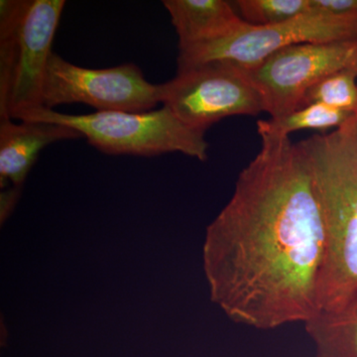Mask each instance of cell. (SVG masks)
I'll return each mask as SVG.
<instances>
[{
	"label": "cell",
	"mask_w": 357,
	"mask_h": 357,
	"mask_svg": "<svg viewBox=\"0 0 357 357\" xmlns=\"http://www.w3.org/2000/svg\"><path fill=\"white\" fill-rule=\"evenodd\" d=\"M257 131L261 149L206 229L204 270L211 301L230 319L270 331L319 314L325 229L299 144Z\"/></svg>",
	"instance_id": "cell-1"
},
{
	"label": "cell",
	"mask_w": 357,
	"mask_h": 357,
	"mask_svg": "<svg viewBox=\"0 0 357 357\" xmlns=\"http://www.w3.org/2000/svg\"><path fill=\"white\" fill-rule=\"evenodd\" d=\"M298 144L311 169L325 229L319 312H338L357 297L356 116Z\"/></svg>",
	"instance_id": "cell-2"
},
{
	"label": "cell",
	"mask_w": 357,
	"mask_h": 357,
	"mask_svg": "<svg viewBox=\"0 0 357 357\" xmlns=\"http://www.w3.org/2000/svg\"><path fill=\"white\" fill-rule=\"evenodd\" d=\"M64 0L0 1V119L42 107L45 72Z\"/></svg>",
	"instance_id": "cell-3"
},
{
	"label": "cell",
	"mask_w": 357,
	"mask_h": 357,
	"mask_svg": "<svg viewBox=\"0 0 357 357\" xmlns=\"http://www.w3.org/2000/svg\"><path fill=\"white\" fill-rule=\"evenodd\" d=\"M17 119L69 126L105 154L150 157L180 152L199 161L208 159L206 132L185 126L165 107L146 112H96L79 115L42 107L24 112Z\"/></svg>",
	"instance_id": "cell-4"
},
{
	"label": "cell",
	"mask_w": 357,
	"mask_h": 357,
	"mask_svg": "<svg viewBox=\"0 0 357 357\" xmlns=\"http://www.w3.org/2000/svg\"><path fill=\"white\" fill-rule=\"evenodd\" d=\"M160 89L163 107L185 126L203 132L227 117L256 116L264 112L261 95L243 70L223 61L181 68Z\"/></svg>",
	"instance_id": "cell-5"
},
{
	"label": "cell",
	"mask_w": 357,
	"mask_h": 357,
	"mask_svg": "<svg viewBox=\"0 0 357 357\" xmlns=\"http://www.w3.org/2000/svg\"><path fill=\"white\" fill-rule=\"evenodd\" d=\"M357 40V16L338 17L310 10L280 24H246L229 38L178 49V69L211 61H223L248 70L277 52L306 43Z\"/></svg>",
	"instance_id": "cell-6"
},
{
	"label": "cell",
	"mask_w": 357,
	"mask_h": 357,
	"mask_svg": "<svg viewBox=\"0 0 357 357\" xmlns=\"http://www.w3.org/2000/svg\"><path fill=\"white\" fill-rule=\"evenodd\" d=\"M241 70L261 95L264 112L277 119L302 107L307 91L326 77L357 73V40L295 45Z\"/></svg>",
	"instance_id": "cell-7"
},
{
	"label": "cell",
	"mask_w": 357,
	"mask_h": 357,
	"mask_svg": "<svg viewBox=\"0 0 357 357\" xmlns=\"http://www.w3.org/2000/svg\"><path fill=\"white\" fill-rule=\"evenodd\" d=\"M86 103L98 112H151L161 102L160 84L146 81L137 66L88 69L52 53L45 72L42 107Z\"/></svg>",
	"instance_id": "cell-8"
},
{
	"label": "cell",
	"mask_w": 357,
	"mask_h": 357,
	"mask_svg": "<svg viewBox=\"0 0 357 357\" xmlns=\"http://www.w3.org/2000/svg\"><path fill=\"white\" fill-rule=\"evenodd\" d=\"M79 131L42 121H20L1 119L0 122V183L1 188L11 181L21 188L30 169L45 147L63 140L81 139Z\"/></svg>",
	"instance_id": "cell-9"
},
{
	"label": "cell",
	"mask_w": 357,
	"mask_h": 357,
	"mask_svg": "<svg viewBox=\"0 0 357 357\" xmlns=\"http://www.w3.org/2000/svg\"><path fill=\"white\" fill-rule=\"evenodd\" d=\"M178 37V49L229 38L248 23L232 2L225 0H164Z\"/></svg>",
	"instance_id": "cell-10"
},
{
	"label": "cell",
	"mask_w": 357,
	"mask_h": 357,
	"mask_svg": "<svg viewBox=\"0 0 357 357\" xmlns=\"http://www.w3.org/2000/svg\"><path fill=\"white\" fill-rule=\"evenodd\" d=\"M305 328L316 357H357V297L340 311L319 312Z\"/></svg>",
	"instance_id": "cell-11"
},
{
	"label": "cell",
	"mask_w": 357,
	"mask_h": 357,
	"mask_svg": "<svg viewBox=\"0 0 357 357\" xmlns=\"http://www.w3.org/2000/svg\"><path fill=\"white\" fill-rule=\"evenodd\" d=\"M354 115L333 109L321 103H312L284 116L258 121L257 130L289 136L296 131L337 129L347 123Z\"/></svg>",
	"instance_id": "cell-12"
},
{
	"label": "cell",
	"mask_w": 357,
	"mask_h": 357,
	"mask_svg": "<svg viewBox=\"0 0 357 357\" xmlns=\"http://www.w3.org/2000/svg\"><path fill=\"white\" fill-rule=\"evenodd\" d=\"M312 103L356 114L357 73L347 70L326 77L307 91L302 107Z\"/></svg>",
	"instance_id": "cell-13"
},
{
	"label": "cell",
	"mask_w": 357,
	"mask_h": 357,
	"mask_svg": "<svg viewBox=\"0 0 357 357\" xmlns=\"http://www.w3.org/2000/svg\"><path fill=\"white\" fill-rule=\"evenodd\" d=\"M241 17L255 26L280 24L311 10L310 0H237Z\"/></svg>",
	"instance_id": "cell-14"
},
{
	"label": "cell",
	"mask_w": 357,
	"mask_h": 357,
	"mask_svg": "<svg viewBox=\"0 0 357 357\" xmlns=\"http://www.w3.org/2000/svg\"><path fill=\"white\" fill-rule=\"evenodd\" d=\"M311 10L338 16L349 17L357 16V0H310Z\"/></svg>",
	"instance_id": "cell-15"
},
{
	"label": "cell",
	"mask_w": 357,
	"mask_h": 357,
	"mask_svg": "<svg viewBox=\"0 0 357 357\" xmlns=\"http://www.w3.org/2000/svg\"><path fill=\"white\" fill-rule=\"evenodd\" d=\"M21 188L14 187L13 189L1 194V220L3 222L13 210V206L17 203L20 196Z\"/></svg>",
	"instance_id": "cell-16"
},
{
	"label": "cell",
	"mask_w": 357,
	"mask_h": 357,
	"mask_svg": "<svg viewBox=\"0 0 357 357\" xmlns=\"http://www.w3.org/2000/svg\"><path fill=\"white\" fill-rule=\"evenodd\" d=\"M356 119H357V114H356Z\"/></svg>",
	"instance_id": "cell-17"
}]
</instances>
